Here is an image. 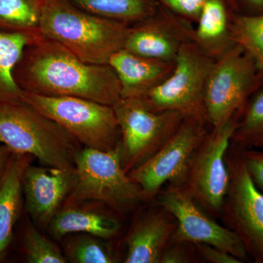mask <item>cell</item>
Wrapping results in <instances>:
<instances>
[{"label": "cell", "instance_id": "30", "mask_svg": "<svg viewBox=\"0 0 263 263\" xmlns=\"http://www.w3.org/2000/svg\"><path fill=\"white\" fill-rule=\"evenodd\" d=\"M236 14L257 15L263 13V0H226Z\"/></svg>", "mask_w": 263, "mask_h": 263}, {"label": "cell", "instance_id": "24", "mask_svg": "<svg viewBox=\"0 0 263 263\" xmlns=\"http://www.w3.org/2000/svg\"><path fill=\"white\" fill-rule=\"evenodd\" d=\"M231 32L235 44L243 48L253 59L263 72V13H233Z\"/></svg>", "mask_w": 263, "mask_h": 263}, {"label": "cell", "instance_id": "20", "mask_svg": "<svg viewBox=\"0 0 263 263\" xmlns=\"http://www.w3.org/2000/svg\"><path fill=\"white\" fill-rule=\"evenodd\" d=\"M41 36L0 31V104L22 99L23 91L15 82L13 70L25 48Z\"/></svg>", "mask_w": 263, "mask_h": 263}, {"label": "cell", "instance_id": "15", "mask_svg": "<svg viewBox=\"0 0 263 263\" xmlns=\"http://www.w3.org/2000/svg\"><path fill=\"white\" fill-rule=\"evenodd\" d=\"M108 65L120 83L122 98H138L165 80L175 62L140 56L122 48L110 57Z\"/></svg>", "mask_w": 263, "mask_h": 263}, {"label": "cell", "instance_id": "27", "mask_svg": "<svg viewBox=\"0 0 263 263\" xmlns=\"http://www.w3.org/2000/svg\"><path fill=\"white\" fill-rule=\"evenodd\" d=\"M164 7L191 22H196L206 0H157Z\"/></svg>", "mask_w": 263, "mask_h": 263}, {"label": "cell", "instance_id": "25", "mask_svg": "<svg viewBox=\"0 0 263 263\" xmlns=\"http://www.w3.org/2000/svg\"><path fill=\"white\" fill-rule=\"evenodd\" d=\"M65 257L76 263H112L114 254L102 238L84 233L67 238Z\"/></svg>", "mask_w": 263, "mask_h": 263}, {"label": "cell", "instance_id": "18", "mask_svg": "<svg viewBox=\"0 0 263 263\" xmlns=\"http://www.w3.org/2000/svg\"><path fill=\"white\" fill-rule=\"evenodd\" d=\"M32 156L12 154L0 180V259L4 257L13 238L22 202L24 171L31 164Z\"/></svg>", "mask_w": 263, "mask_h": 263}, {"label": "cell", "instance_id": "31", "mask_svg": "<svg viewBox=\"0 0 263 263\" xmlns=\"http://www.w3.org/2000/svg\"><path fill=\"white\" fill-rule=\"evenodd\" d=\"M189 262L188 254L178 247L164 249L160 257V263H183Z\"/></svg>", "mask_w": 263, "mask_h": 263}, {"label": "cell", "instance_id": "17", "mask_svg": "<svg viewBox=\"0 0 263 263\" xmlns=\"http://www.w3.org/2000/svg\"><path fill=\"white\" fill-rule=\"evenodd\" d=\"M176 228L164 213L143 216L131 230L127 240L126 263H160Z\"/></svg>", "mask_w": 263, "mask_h": 263}, {"label": "cell", "instance_id": "11", "mask_svg": "<svg viewBox=\"0 0 263 263\" xmlns=\"http://www.w3.org/2000/svg\"><path fill=\"white\" fill-rule=\"evenodd\" d=\"M239 119H232L208 133L194 157L183 186L195 201L210 212H221L228 195L230 176L226 155Z\"/></svg>", "mask_w": 263, "mask_h": 263}, {"label": "cell", "instance_id": "3", "mask_svg": "<svg viewBox=\"0 0 263 263\" xmlns=\"http://www.w3.org/2000/svg\"><path fill=\"white\" fill-rule=\"evenodd\" d=\"M0 143L13 153L36 157L43 165L75 171L79 142L61 125L24 100L0 104Z\"/></svg>", "mask_w": 263, "mask_h": 263}, {"label": "cell", "instance_id": "22", "mask_svg": "<svg viewBox=\"0 0 263 263\" xmlns=\"http://www.w3.org/2000/svg\"><path fill=\"white\" fill-rule=\"evenodd\" d=\"M42 5L43 0H0V31L41 34Z\"/></svg>", "mask_w": 263, "mask_h": 263}, {"label": "cell", "instance_id": "14", "mask_svg": "<svg viewBox=\"0 0 263 263\" xmlns=\"http://www.w3.org/2000/svg\"><path fill=\"white\" fill-rule=\"evenodd\" d=\"M75 181V171L54 167L27 166L22 187L27 209L36 224L49 226L59 208L68 196Z\"/></svg>", "mask_w": 263, "mask_h": 263}, {"label": "cell", "instance_id": "2", "mask_svg": "<svg viewBox=\"0 0 263 263\" xmlns=\"http://www.w3.org/2000/svg\"><path fill=\"white\" fill-rule=\"evenodd\" d=\"M129 27L91 14L70 0H43L41 34L88 63L108 64L124 48Z\"/></svg>", "mask_w": 263, "mask_h": 263}, {"label": "cell", "instance_id": "28", "mask_svg": "<svg viewBox=\"0 0 263 263\" xmlns=\"http://www.w3.org/2000/svg\"><path fill=\"white\" fill-rule=\"evenodd\" d=\"M243 160L256 186L263 192V150L242 149Z\"/></svg>", "mask_w": 263, "mask_h": 263}, {"label": "cell", "instance_id": "21", "mask_svg": "<svg viewBox=\"0 0 263 263\" xmlns=\"http://www.w3.org/2000/svg\"><path fill=\"white\" fill-rule=\"evenodd\" d=\"M78 8L102 18L126 24L138 23L153 15L157 0H70Z\"/></svg>", "mask_w": 263, "mask_h": 263}, {"label": "cell", "instance_id": "26", "mask_svg": "<svg viewBox=\"0 0 263 263\" xmlns=\"http://www.w3.org/2000/svg\"><path fill=\"white\" fill-rule=\"evenodd\" d=\"M24 250L29 263H66L67 258L60 249L41 234L31 223L26 226L23 235Z\"/></svg>", "mask_w": 263, "mask_h": 263}, {"label": "cell", "instance_id": "8", "mask_svg": "<svg viewBox=\"0 0 263 263\" xmlns=\"http://www.w3.org/2000/svg\"><path fill=\"white\" fill-rule=\"evenodd\" d=\"M121 131L123 168L126 173L146 162L182 124L177 111H153L139 98H122L114 106Z\"/></svg>", "mask_w": 263, "mask_h": 263}, {"label": "cell", "instance_id": "29", "mask_svg": "<svg viewBox=\"0 0 263 263\" xmlns=\"http://www.w3.org/2000/svg\"><path fill=\"white\" fill-rule=\"evenodd\" d=\"M200 255L208 262L212 263H241L239 259L221 249L205 243H195Z\"/></svg>", "mask_w": 263, "mask_h": 263}, {"label": "cell", "instance_id": "23", "mask_svg": "<svg viewBox=\"0 0 263 263\" xmlns=\"http://www.w3.org/2000/svg\"><path fill=\"white\" fill-rule=\"evenodd\" d=\"M231 143L242 149L263 150V87L247 103L233 132Z\"/></svg>", "mask_w": 263, "mask_h": 263}, {"label": "cell", "instance_id": "16", "mask_svg": "<svg viewBox=\"0 0 263 263\" xmlns=\"http://www.w3.org/2000/svg\"><path fill=\"white\" fill-rule=\"evenodd\" d=\"M233 13L226 0H206L197 18L193 41L214 61L236 45L231 32Z\"/></svg>", "mask_w": 263, "mask_h": 263}, {"label": "cell", "instance_id": "19", "mask_svg": "<svg viewBox=\"0 0 263 263\" xmlns=\"http://www.w3.org/2000/svg\"><path fill=\"white\" fill-rule=\"evenodd\" d=\"M50 232L54 238L67 235L84 233L102 239L112 238L119 230V221L107 214L80 209L73 205H65L50 222Z\"/></svg>", "mask_w": 263, "mask_h": 263}, {"label": "cell", "instance_id": "9", "mask_svg": "<svg viewBox=\"0 0 263 263\" xmlns=\"http://www.w3.org/2000/svg\"><path fill=\"white\" fill-rule=\"evenodd\" d=\"M227 155L230 181L221 210L224 222L241 240L249 257L263 263V192L251 177L241 148L235 146Z\"/></svg>", "mask_w": 263, "mask_h": 263}, {"label": "cell", "instance_id": "10", "mask_svg": "<svg viewBox=\"0 0 263 263\" xmlns=\"http://www.w3.org/2000/svg\"><path fill=\"white\" fill-rule=\"evenodd\" d=\"M205 124L184 119L174 136L128 176L141 189V197L152 198L165 183L183 186L199 147L206 138Z\"/></svg>", "mask_w": 263, "mask_h": 263}, {"label": "cell", "instance_id": "12", "mask_svg": "<svg viewBox=\"0 0 263 263\" xmlns=\"http://www.w3.org/2000/svg\"><path fill=\"white\" fill-rule=\"evenodd\" d=\"M160 204L177 221L173 235L178 243H205L231 254L242 262L249 259L239 238L202 212L183 186H170L161 195Z\"/></svg>", "mask_w": 263, "mask_h": 263}, {"label": "cell", "instance_id": "32", "mask_svg": "<svg viewBox=\"0 0 263 263\" xmlns=\"http://www.w3.org/2000/svg\"><path fill=\"white\" fill-rule=\"evenodd\" d=\"M13 152L4 145H0V180L3 177Z\"/></svg>", "mask_w": 263, "mask_h": 263}, {"label": "cell", "instance_id": "13", "mask_svg": "<svg viewBox=\"0 0 263 263\" xmlns=\"http://www.w3.org/2000/svg\"><path fill=\"white\" fill-rule=\"evenodd\" d=\"M193 22L160 5L149 17L129 27L124 49L164 62H175L185 43L193 41Z\"/></svg>", "mask_w": 263, "mask_h": 263}, {"label": "cell", "instance_id": "1", "mask_svg": "<svg viewBox=\"0 0 263 263\" xmlns=\"http://www.w3.org/2000/svg\"><path fill=\"white\" fill-rule=\"evenodd\" d=\"M13 76L25 92L51 97H76L114 107L121 85L108 64L82 61L60 43L41 36L28 45Z\"/></svg>", "mask_w": 263, "mask_h": 263}, {"label": "cell", "instance_id": "4", "mask_svg": "<svg viewBox=\"0 0 263 263\" xmlns=\"http://www.w3.org/2000/svg\"><path fill=\"white\" fill-rule=\"evenodd\" d=\"M141 197V189L123 168L121 143L114 149L81 148L75 160V181L65 205L96 200L117 211L127 210Z\"/></svg>", "mask_w": 263, "mask_h": 263}, {"label": "cell", "instance_id": "7", "mask_svg": "<svg viewBox=\"0 0 263 263\" xmlns=\"http://www.w3.org/2000/svg\"><path fill=\"white\" fill-rule=\"evenodd\" d=\"M22 100L58 123L85 148L109 151L120 144V128L114 107L87 99L25 91Z\"/></svg>", "mask_w": 263, "mask_h": 263}, {"label": "cell", "instance_id": "6", "mask_svg": "<svg viewBox=\"0 0 263 263\" xmlns=\"http://www.w3.org/2000/svg\"><path fill=\"white\" fill-rule=\"evenodd\" d=\"M214 62L193 41L185 43L171 75L138 98L153 111H177L185 119L206 124L205 85Z\"/></svg>", "mask_w": 263, "mask_h": 263}, {"label": "cell", "instance_id": "5", "mask_svg": "<svg viewBox=\"0 0 263 263\" xmlns=\"http://www.w3.org/2000/svg\"><path fill=\"white\" fill-rule=\"evenodd\" d=\"M263 87V72L238 45L216 60L208 77L205 104L208 122L222 127L240 118L251 98Z\"/></svg>", "mask_w": 263, "mask_h": 263}]
</instances>
